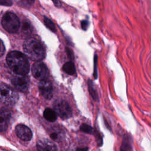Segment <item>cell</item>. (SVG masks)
I'll return each instance as SVG.
<instances>
[{
    "mask_svg": "<svg viewBox=\"0 0 151 151\" xmlns=\"http://www.w3.org/2000/svg\"><path fill=\"white\" fill-rule=\"evenodd\" d=\"M6 63L9 68L16 74L27 75L29 65L26 55L17 51H11L6 56Z\"/></svg>",
    "mask_w": 151,
    "mask_h": 151,
    "instance_id": "obj_1",
    "label": "cell"
},
{
    "mask_svg": "<svg viewBox=\"0 0 151 151\" xmlns=\"http://www.w3.org/2000/svg\"><path fill=\"white\" fill-rule=\"evenodd\" d=\"M23 49L25 55L31 60L38 61L45 57L44 50L41 44L34 38H28L25 41Z\"/></svg>",
    "mask_w": 151,
    "mask_h": 151,
    "instance_id": "obj_2",
    "label": "cell"
},
{
    "mask_svg": "<svg viewBox=\"0 0 151 151\" xmlns=\"http://www.w3.org/2000/svg\"><path fill=\"white\" fill-rule=\"evenodd\" d=\"M18 100L17 92L10 86L0 84V101L6 105H13Z\"/></svg>",
    "mask_w": 151,
    "mask_h": 151,
    "instance_id": "obj_3",
    "label": "cell"
},
{
    "mask_svg": "<svg viewBox=\"0 0 151 151\" xmlns=\"http://www.w3.org/2000/svg\"><path fill=\"white\" fill-rule=\"evenodd\" d=\"M1 24L4 28L10 33L17 32L20 27L18 17L11 12H8L3 16Z\"/></svg>",
    "mask_w": 151,
    "mask_h": 151,
    "instance_id": "obj_4",
    "label": "cell"
},
{
    "mask_svg": "<svg viewBox=\"0 0 151 151\" xmlns=\"http://www.w3.org/2000/svg\"><path fill=\"white\" fill-rule=\"evenodd\" d=\"M54 109L56 114L63 119H68L72 116V110L65 100H56L54 104Z\"/></svg>",
    "mask_w": 151,
    "mask_h": 151,
    "instance_id": "obj_5",
    "label": "cell"
},
{
    "mask_svg": "<svg viewBox=\"0 0 151 151\" xmlns=\"http://www.w3.org/2000/svg\"><path fill=\"white\" fill-rule=\"evenodd\" d=\"M11 82L16 89L21 92H26L29 87V80L26 75L16 74L11 78Z\"/></svg>",
    "mask_w": 151,
    "mask_h": 151,
    "instance_id": "obj_6",
    "label": "cell"
},
{
    "mask_svg": "<svg viewBox=\"0 0 151 151\" xmlns=\"http://www.w3.org/2000/svg\"><path fill=\"white\" fill-rule=\"evenodd\" d=\"M32 73L33 76L38 80L47 79L48 70L47 66L41 62H37L32 67Z\"/></svg>",
    "mask_w": 151,
    "mask_h": 151,
    "instance_id": "obj_7",
    "label": "cell"
},
{
    "mask_svg": "<svg viewBox=\"0 0 151 151\" xmlns=\"http://www.w3.org/2000/svg\"><path fill=\"white\" fill-rule=\"evenodd\" d=\"M39 90L42 96L46 99L50 100L53 95V88L51 83L47 79L40 81L38 85Z\"/></svg>",
    "mask_w": 151,
    "mask_h": 151,
    "instance_id": "obj_8",
    "label": "cell"
},
{
    "mask_svg": "<svg viewBox=\"0 0 151 151\" xmlns=\"http://www.w3.org/2000/svg\"><path fill=\"white\" fill-rule=\"evenodd\" d=\"M17 136L22 140L29 141L32 137V133L29 127L24 124H18L15 127Z\"/></svg>",
    "mask_w": 151,
    "mask_h": 151,
    "instance_id": "obj_9",
    "label": "cell"
},
{
    "mask_svg": "<svg viewBox=\"0 0 151 151\" xmlns=\"http://www.w3.org/2000/svg\"><path fill=\"white\" fill-rule=\"evenodd\" d=\"M11 114L8 110L0 109V132H5L7 129L10 121Z\"/></svg>",
    "mask_w": 151,
    "mask_h": 151,
    "instance_id": "obj_10",
    "label": "cell"
},
{
    "mask_svg": "<svg viewBox=\"0 0 151 151\" xmlns=\"http://www.w3.org/2000/svg\"><path fill=\"white\" fill-rule=\"evenodd\" d=\"M37 148L38 151H57L56 146L47 139H41L37 142Z\"/></svg>",
    "mask_w": 151,
    "mask_h": 151,
    "instance_id": "obj_11",
    "label": "cell"
},
{
    "mask_svg": "<svg viewBox=\"0 0 151 151\" xmlns=\"http://www.w3.org/2000/svg\"><path fill=\"white\" fill-rule=\"evenodd\" d=\"M43 116L45 120L50 122H54L57 120V114L55 111L50 108L46 109L43 113Z\"/></svg>",
    "mask_w": 151,
    "mask_h": 151,
    "instance_id": "obj_12",
    "label": "cell"
},
{
    "mask_svg": "<svg viewBox=\"0 0 151 151\" xmlns=\"http://www.w3.org/2000/svg\"><path fill=\"white\" fill-rule=\"evenodd\" d=\"M132 141L129 136H124L123 137L122 145L120 146V151H131Z\"/></svg>",
    "mask_w": 151,
    "mask_h": 151,
    "instance_id": "obj_13",
    "label": "cell"
},
{
    "mask_svg": "<svg viewBox=\"0 0 151 151\" xmlns=\"http://www.w3.org/2000/svg\"><path fill=\"white\" fill-rule=\"evenodd\" d=\"M63 71L69 75H74L76 73V67L71 61L65 63L63 66Z\"/></svg>",
    "mask_w": 151,
    "mask_h": 151,
    "instance_id": "obj_14",
    "label": "cell"
},
{
    "mask_svg": "<svg viewBox=\"0 0 151 151\" xmlns=\"http://www.w3.org/2000/svg\"><path fill=\"white\" fill-rule=\"evenodd\" d=\"M88 88L89 93H90L91 97L93 99V100L95 101H98L99 97H98L97 91H96V88H94L93 82L90 80L88 81Z\"/></svg>",
    "mask_w": 151,
    "mask_h": 151,
    "instance_id": "obj_15",
    "label": "cell"
},
{
    "mask_svg": "<svg viewBox=\"0 0 151 151\" xmlns=\"http://www.w3.org/2000/svg\"><path fill=\"white\" fill-rule=\"evenodd\" d=\"M44 22L45 24V25H46V27L50 29L51 31L55 32L56 31V28H55V26L54 25V24L47 17H44Z\"/></svg>",
    "mask_w": 151,
    "mask_h": 151,
    "instance_id": "obj_16",
    "label": "cell"
},
{
    "mask_svg": "<svg viewBox=\"0 0 151 151\" xmlns=\"http://www.w3.org/2000/svg\"><path fill=\"white\" fill-rule=\"evenodd\" d=\"M80 130L86 133L87 134H93L94 133V130L91 126L88 125L87 124H83L80 127Z\"/></svg>",
    "mask_w": 151,
    "mask_h": 151,
    "instance_id": "obj_17",
    "label": "cell"
},
{
    "mask_svg": "<svg viewBox=\"0 0 151 151\" xmlns=\"http://www.w3.org/2000/svg\"><path fill=\"white\" fill-rule=\"evenodd\" d=\"M21 27L22 31L24 32L28 33V32L30 31L31 25H30L29 23L28 22H22V24H21Z\"/></svg>",
    "mask_w": 151,
    "mask_h": 151,
    "instance_id": "obj_18",
    "label": "cell"
},
{
    "mask_svg": "<svg viewBox=\"0 0 151 151\" xmlns=\"http://www.w3.org/2000/svg\"><path fill=\"white\" fill-rule=\"evenodd\" d=\"M50 137L52 140H55V141H58L60 137L58 133H57V132H56V131L51 132L50 133Z\"/></svg>",
    "mask_w": 151,
    "mask_h": 151,
    "instance_id": "obj_19",
    "label": "cell"
},
{
    "mask_svg": "<svg viewBox=\"0 0 151 151\" xmlns=\"http://www.w3.org/2000/svg\"><path fill=\"white\" fill-rule=\"evenodd\" d=\"M94 77L95 78L97 77V55H95L94 56Z\"/></svg>",
    "mask_w": 151,
    "mask_h": 151,
    "instance_id": "obj_20",
    "label": "cell"
},
{
    "mask_svg": "<svg viewBox=\"0 0 151 151\" xmlns=\"http://www.w3.org/2000/svg\"><path fill=\"white\" fill-rule=\"evenodd\" d=\"M95 136L96 138V141L97 142V145L98 146H101L102 145V138L101 137V136L100 135V134L98 132H95Z\"/></svg>",
    "mask_w": 151,
    "mask_h": 151,
    "instance_id": "obj_21",
    "label": "cell"
},
{
    "mask_svg": "<svg viewBox=\"0 0 151 151\" xmlns=\"http://www.w3.org/2000/svg\"><path fill=\"white\" fill-rule=\"evenodd\" d=\"M12 4L11 0H0V5L5 6H11Z\"/></svg>",
    "mask_w": 151,
    "mask_h": 151,
    "instance_id": "obj_22",
    "label": "cell"
},
{
    "mask_svg": "<svg viewBox=\"0 0 151 151\" xmlns=\"http://www.w3.org/2000/svg\"><path fill=\"white\" fill-rule=\"evenodd\" d=\"M5 52V46L3 42L0 40V57L2 56Z\"/></svg>",
    "mask_w": 151,
    "mask_h": 151,
    "instance_id": "obj_23",
    "label": "cell"
},
{
    "mask_svg": "<svg viewBox=\"0 0 151 151\" xmlns=\"http://www.w3.org/2000/svg\"><path fill=\"white\" fill-rule=\"evenodd\" d=\"M66 51H67V55H68V57H69V58L73 59L74 57L73 51L70 48H66Z\"/></svg>",
    "mask_w": 151,
    "mask_h": 151,
    "instance_id": "obj_24",
    "label": "cell"
},
{
    "mask_svg": "<svg viewBox=\"0 0 151 151\" xmlns=\"http://www.w3.org/2000/svg\"><path fill=\"white\" fill-rule=\"evenodd\" d=\"M81 28L84 30H86L88 27V22L87 21H82L81 22Z\"/></svg>",
    "mask_w": 151,
    "mask_h": 151,
    "instance_id": "obj_25",
    "label": "cell"
},
{
    "mask_svg": "<svg viewBox=\"0 0 151 151\" xmlns=\"http://www.w3.org/2000/svg\"><path fill=\"white\" fill-rule=\"evenodd\" d=\"M52 1L57 7H60L61 6V4L59 0H52Z\"/></svg>",
    "mask_w": 151,
    "mask_h": 151,
    "instance_id": "obj_26",
    "label": "cell"
},
{
    "mask_svg": "<svg viewBox=\"0 0 151 151\" xmlns=\"http://www.w3.org/2000/svg\"><path fill=\"white\" fill-rule=\"evenodd\" d=\"M88 148L87 147H79L77 148L76 151H88Z\"/></svg>",
    "mask_w": 151,
    "mask_h": 151,
    "instance_id": "obj_27",
    "label": "cell"
},
{
    "mask_svg": "<svg viewBox=\"0 0 151 151\" xmlns=\"http://www.w3.org/2000/svg\"><path fill=\"white\" fill-rule=\"evenodd\" d=\"M29 3H33L35 0H27Z\"/></svg>",
    "mask_w": 151,
    "mask_h": 151,
    "instance_id": "obj_28",
    "label": "cell"
}]
</instances>
